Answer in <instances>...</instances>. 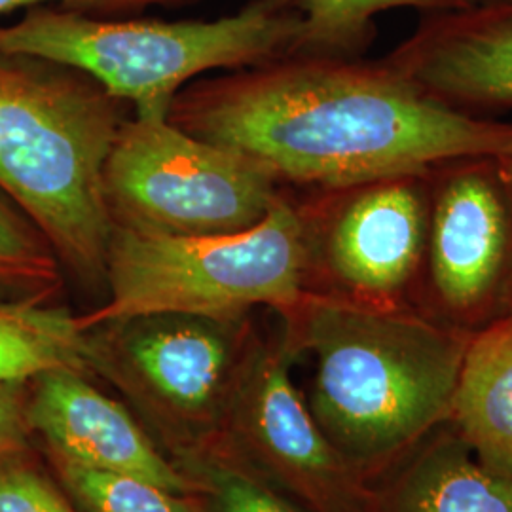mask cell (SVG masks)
Masks as SVG:
<instances>
[{"mask_svg":"<svg viewBox=\"0 0 512 512\" xmlns=\"http://www.w3.org/2000/svg\"><path fill=\"white\" fill-rule=\"evenodd\" d=\"M300 19L291 0H251L226 18L107 19L38 6L0 25V55L40 59L88 76L137 110L167 109L184 84L215 69L291 55Z\"/></svg>","mask_w":512,"mask_h":512,"instance_id":"4","label":"cell"},{"mask_svg":"<svg viewBox=\"0 0 512 512\" xmlns=\"http://www.w3.org/2000/svg\"><path fill=\"white\" fill-rule=\"evenodd\" d=\"M0 512H78L23 452L0 459Z\"/></svg>","mask_w":512,"mask_h":512,"instance_id":"19","label":"cell"},{"mask_svg":"<svg viewBox=\"0 0 512 512\" xmlns=\"http://www.w3.org/2000/svg\"><path fill=\"white\" fill-rule=\"evenodd\" d=\"M90 368L147 408L177 444L228 427L253 346L243 319L150 313L88 330Z\"/></svg>","mask_w":512,"mask_h":512,"instance_id":"7","label":"cell"},{"mask_svg":"<svg viewBox=\"0 0 512 512\" xmlns=\"http://www.w3.org/2000/svg\"><path fill=\"white\" fill-rule=\"evenodd\" d=\"M167 118L321 192L512 150V124L442 103L384 59L285 55L186 88Z\"/></svg>","mask_w":512,"mask_h":512,"instance_id":"1","label":"cell"},{"mask_svg":"<svg viewBox=\"0 0 512 512\" xmlns=\"http://www.w3.org/2000/svg\"><path fill=\"white\" fill-rule=\"evenodd\" d=\"M63 488L86 512H192L188 499L137 476L90 469L48 452Z\"/></svg>","mask_w":512,"mask_h":512,"instance_id":"17","label":"cell"},{"mask_svg":"<svg viewBox=\"0 0 512 512\" xmlns=\"http://www.w3.org/2000/svg\"><path fill=\"white\" fill-rule=\"evenodd\" d=\"M368 488L370 512H512V480L486 469L448 423Z\"/></svg>","mask_w":512,"mask_h":512,"instance_id":"13","label":"cell"},{"mask_svg":"<svg viewBox=\"0 0 512 512\" xmlns=\"http://www.w3.org/2000/svg\"><path fill=\"white\" fill-rule=\"evenodd\" d=\"M190 2L196 0H0V16L16 10H31L38 6H59L92 16H114L139 12L148 6H181Z\"/></svg>","mask_w":512,"mask_h":512,"instance_id":"22","label":"cell"},{"mask_svg":"<svg viewBox=\"0 0 512 512\" xmlns=\"http://www.w3.org/2000/svg\"><path fill=\"white\" fill-rule=\"evenodd\" d=\"M285 342L253 340L228 427L256 473L310 512H370V488L332 446L291 376Z\"/></svg>","mask_w":512,"mask_h":512,"instance_id":"10","label":"cell"},{"mask_svg":"<svg viewBox=\"0 0 512 512\" xmlns=\"http://www.w3.org/2000/svg\"><path fill=\"white\" fill-rule=\"evenodd\" d=\"M213 482L217 512H310L258 473L219 469Z\"/></svg>","mask_w":512,"mask_h":512,"instance_id":"20","label":"cell"},{"mask_svg":"<svg viewBox=\"0 0 512 512\" xmlns=\"http://www.w3.org/2000/svg\"><path fill=\"white\" fill-rule=\"evenodd\" d=\"M110 298L82 329L150 313L243 319L255 306L281 317L310 293V249L300 205L281 196L270 213L236 234L154 236L112 226Z\"/></svg>","mask_w":512,"mask_h":512,"instance_id":"5","label":"cell"},{"mask_svg":"<svg viewBox=\"0 0 512 512\" xmlns=\"http://www.w3.org/2000/svg\"><path fill=\"white\" fill-rule=\"evenodd\" d=\"M431 173L353 184L300 205L310 249V293L378 308L416 306Z\"/></svg>","mask_w":512,"mask_h":512,"instance_id":"8","label":"cell"},{"mask_svg":"<svg viewBox=\"0 0 512 512\" xmlns=\"http://www.w3.org/2000/svg\"><path fill=\"white\" fill-rule=\"evenodd\" d=\"M283 321L294 359H315L313 418L366 482L448 423L471 330L416 306L319 293L306 294Z\"/></svg>","mask_w":512,"mask_h":512,"instance_id":"2","label":"cell"},{"mask_svg":"<svg viewBox=\"0 0 512 512\" xmlns=\"http://www.w3.org/2000/svg\"><path fill=\"white\" fill-rule=\"evenodd\" d=\"M384 61L450 107L512 109V0L425 16Z\"/></svg>","mask_w":512,"mask_h":512,"instance_id":"12","label":"cell"},{"mask_svg":"<svg viewBox=\"0 0 512 512\" xmlns=\"http://www.w3.org/2000/svg\"><path fill=\"white\" fill-rule=\"evenodd\" d=\"M27 416L31 431L46 440L48 452L97 471L143 478L186 499L200 488L84 372L57 368L33 378Z\"/></svg>","mask_w":512,"mask_h":512,"instance_id":"11","label":"cell"},{"mask_svg":"<svg viewBox=\"0 0 512 512\" xmlns=\"http://www.w3.org/2000/svg\"><path fill=\"white\" fill-rule=\"evenodd\" d=\"M478 0H291L298 37L291 55L355 57L376 35L374 19L389 10H418L425 16L454 12Z\"/></svg>","mask_w":512,"mask_h":512,"instance_id":"16","label":"cell"},{"mask_svg":"<svg viewBox=\"0 0 512 512\" xmlns=\"http://www.w3.org/2000/svg\"><path fill=\"white\" fill-rule=\"evenodd\" d=\"M448 425L486 469L512 480V315L471 334Z\"/></svg>","mask_w":512,"mask_h":512,"instance_id":"14","label":"cell"},{"mask_svg":"<svg viewBox=\"0 0 512 512\" xmlns=\"http://www.w3.org/2000/svg\"><path fill=\"white\" fill-rule=\"evenodd\" d=\"M112 226L154 236L253 228L283 196L262 167L177 128L167 109L124 120L103 169Z\"/></svg>","mask_w":512,"mask_h":512,"instance_id":"6","label":"cell"},{"mask_svg":"<svg viewBox=\"0 0 512 512\" xmlns=\"http://www.w3.org/2000/svg\"><path fill=\"white\" fill-rule=\"evenodd\" d=\"M57 368L90 374V340L78 315L42 298L0 300V384Z\"/></svg>","mask_w":512,"mask_h":512,"instance_id":"15","label":"cell"},{"mask_svg":"<svg viewBox=\"0 0 512 512\" xmlns=\"http://www.w3.org/2000/svg\"><path fill=\"white\" fill-rule=\"evenodd\" d=\"M61 283V262L37 226L0 192V287L46 298Z\"/></svg>","mask_w":512,"mask_h":512,"instance_id":"18","label":"cell"},{"mask_svg":"<svg viewBox=\"0 0 512 512\" xmlns=\"http://www.w3.org/2000/svg\"><path fill=\"white\" fill-rule=\"evenodd\" d=\"M433 171L416 306L475 332L501 315L512 266L511 200L494 158H467Z\"/></svg>","mask_w":512,"mask_h":512,"instance_id":"9","label":"cell"},{"mask_svg":"<svg viewBox=\"0 0 512 512\" xmlns=\"http://www.w3.org/2000/svg\"><path fill=\"white\" fill-rule=\"evenodd\" d=\"M122 124L120 101L88 76L0 55V192L50 241L61 266L92 283L107 275L103 169Z\"/></svg>","mask_w":512,"mask_h":512,"instance_id":"3","label":"cell"},{"mask_svg":"<svg viewBox=\"0 0 512 512\" xmlns=\"http://www.w3.org/2000/svg\"><path fill=\"white\" fill-rule=\"evenodd\" d=\"M29 382L0 384V459L25 450L33 433L27 416Z\"/></svg>","mask_w":512,"mask_h":512,"instance_id":"21","label":"cell"},{"mask_svg":"<svg viewBox=\"0 0 512 512\" xmlns=\"http://www.w3.org/2000/svg\"><path fill=\"white\" fill-rule=\"evenodd\" d=\"M501 315H512V266L511 274H509V279H507L505 294H503V306H501Z\"/></svg>","mask_w":512,"mask_h":512,"instance_id":"24","label":"cell"},{"mask_svg":"<svg viewBox=\"0 0 512 512\" xmlns=\"http://www.w3.org/2000/svg\"><path fill=\"white\" fill-rule=\"evenodd\" d=\"M494 162L497 175H499V181L503 184V188H505V192H507L512 205V150L507 152V154H503V156H499V158H494Z\"/></svg>","mask_w":512,"mask_h":512,"instance_id":"23","label":"cell"}]
</instances>
